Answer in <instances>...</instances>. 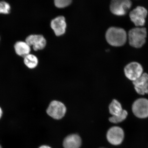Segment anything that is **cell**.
Returning <instances> with one entry per match:
<instances>
[{"label":"cell","instance_id":"cell-1","mask_svg":"<svg viewBox=\"0 0 148 148\" xmlns=\"http://www.w3.org/2000/svg\"><path fill=\"white\" fill-rule=\"evenodd\" d=\"M105 36L107 42L115 47L123 46L127 38V33L124 29L115 27H110L107 29Z\"/></svg>","mask_w":148,"mask_h":148},{"label":"cell","instance_id":"cell-2","mask_svg":"<svg viewBox=\"0 0 148 148\" xmlns=\"http://www.w3.org/2000/svg\"><path fill=\"white\" fill-rule=\"evenodd\" d=\"M128 36L129 44L131 46L136 48L141 47L145 43L147 29L142 27L134 28L130 30Z\"/></svg>","mask_w":148,"mask_h":148},{"label":"cell","instance_id":"cell-3","mask_svg":"<svg viewBox=\"0 0 148 148\" xmlns=\"http://www.w3.org/2000/svg\"><path fill=\"white\" fill-rule=\"evenodd\" d=\"M130 0H112L110 4V10L112 13L117 16H123L132 6Z\"/></svg>","mask_w":148,"mask_h":148},{"label":"cell","instance_id":"cell-4","mask_svg":"<svg viewBox=\"0 0 148 148\" xmlns=\"http://www.w3.org/2000/svg\"><path fill=\"white\" fill-rule=\"evenodd\" d=\"M66 109L65 105L61 102L53 101L50 103L46 110L47 114L55 119L60 120L65 115Z\"/></svg>","mask_w":148,"mask_h":148},{"label":"cell","instance_id":"cell-5","mask_svg":"<svg viewBox=\"0 0 148 148\" xmlns=\"http://www.w3.org/2000/svg\"><path fill=\"white\" fill-rule=\"evenodd\" d=\"M132 111L137 117L141 119L148 117V99L140 98L134 101L132 105Z\"/></svg>","mask_w":148,"mask_h":148},{"label":"cell","instance_id":"cell-6","mask_svg":"<svg viewBox=\"0 0 148 148\" xmlns=\"http://www.w3.org/2000/svg\"><path fill=\"white\" fill-rule=\"evenodd\" d=\"M143 71L141 65L136 62L130 63L124 68L125 77L132 82L139 78L143 73Z\"/></svg>","mask_w":148,"mask_h":148},{"label":"cell","instance_id":"cell-7","mask_svg":"<svg viewBox=\"0 0 148 148\" xmlns=\"http://www.w3.org/2000/svg\"><path fill=\"white\" fill-rule=\"evenodd\" d=\"M147 11L144 7L138 6L131 11L129 16L131 21L137 27H142L145 25Z\"/></svg>","mask_w":148,"mask_h":148},{"label":"cell","instance_id":"cell-8","mask_svg":"<svg viewBox=\"0 0 148 148\" xmlns=\"http://www.w3.org/2000/svg\"><path fill=\"white\" fill-rule=\"evenodd\" d=\"M124 138V133L121 127L114 126L109 129L107 134V138L109 143L113 145H118L122 143Z\"/></svg>","mask_w":148,"mask_h":148},{"label":"cell","instance_id":"cell-9","mask_svg":"<svg viewBox=\"0 0 148 148\" xmlns=\"http://www.w3.org/2000/svg\"><path fill=\"white\" fill-rule=\"evenodd\" d=\"M25 42L31 46H32L35 51L43 49L46 44V40L41 35H29L26 38Z\"/></svg>","mask_w":148,"mask_h":148},{"label":"cell","instance_id":"cell-10","mask_svg":"<svg viewBox=\"0 0 148 148\" xmlns=\"http://www.w3.org/2000/svg\"><path fill=\"white\" fill-rule=\"evenodd\" d=\"M135 90L141 95L148 94V75L143 73L139 78L133 82Z\"/></svg>","mask_w":148,"mask_h":148},{"label":"cell","instance_id":"cell-11","mask_svg":"<svg viewBox=\"0 0 148 148\" xmlns=\"http://www.w3.org/2000/svg\"><path fill=\"white\" fill-rule=\"evenodd\" d=\"M51 26L56 36H62L66 32V25L65 18L63 16H58L52 20Z\"/></svg>","mask_w":148,"mask_h":148},{"label":"cell","instance_id":"cell-12","mask_svg":"<svg viewBox=\"0 0 148 148\" xmlns=\"http://www.w3.org/2000/svg\"><path fill=\"white\" fill-rule=\"evenodd\" d=\"M81 143V138L79 135L72 134L64 139L63 145L64 148H79Z\"/></svg>","mask_w":148,"mask_h":148},{"label":"cell","instance_id":"cell-13","mask_svg":"<svg viewBox=\"0 0 148 148\" xmlns=\"http://www.w3.org/2000/svg\"><path fill=\"white\" fill-rule=\"evenodd\" d=\"M14 49L16 54L23 57L30 53L31 51V46L25 41L16 42L14 44Z\"/></svg>","mask_w":148,"mask_h":148},{"label":"cell","instance_id":"cell-14","mask_svg":"<svg viewBox=\"0 0 148 148\" xmlns=\"http://www.w3.org/2000/svg\"><path fill=\"white\" fill-rule=\"evenodd\" d=\"M24 62L27 68L33 69L38 65V60L36 56L29 53L24 57Z\"/></svg>","mask_w":148,"mask_h":148},{"label":"cell","instance_id":"cell-15","mask_svg":"<svg viewBox=\"0 0 148 148\" xmlns=\"http://www.w3.org/2000/svg\"><path fill=\"white\" fill-rule=\"evenodd\" d=\"M109 110L112 116H114L120 114L123 110L119 102L116 99H114L109 105Z\"/></svg>","mask_w":148,"mask_h":148},{"label":"cell","instance_id":"cell-16","mask_svg":"<svg viewBox=\"0 0 148 148\" xmlns=\"http://www.w3.org/2000/svg\"><path fill=\"white\" fill-rule=\"evenodd\" d=\"M128 113L125 110H123L121 114L118 115L112 116L109 118V121L111 123H118L123 122L126 119Z\"/></svg>","mask_w":148,"mask_h":148},{"label":"cell","instance_id":"cell-17","mask_svg":"<svg viewBox=\"0 0 148 148\" xmlns=\"http://www.w3.org/2000/svg\"><path fill=\"white\" fill-rule=\"evenodd\" d=\"M10 10L11 7L9 3L5 1H0V14H9Z\"/></svg>","mask_w":148,"mask_h":148},{"label":"cell","instance_id":"cell-18","mask_svg":"<svg viewBox=\"0 0 148 148\" xmlns=\"http://www.w3.org/2000/svg\"><path fill=\"white\" fill-rule=\"evenodd\" d=\"M72 0H54L55 6L58 8H64L69 5Z\"/></svg>","mask_w":148,"mask_h":148},{"label":"cell","instance_id":"cell-19","mask_svg":"<svg viewBox=\"0 0 148 148\" xmlns=\"http://www.w3.org/2000/svg\"><path fill=\"white\" fill-rule=\"evenodd\" d=\"M39 148H51L50 147H49V146L47 145H42Z\"/></svg>","mask_w":148,"mask_h":148},{"label":"cell","instance_id":"cell-20","mask_svg":"<svg viewBox=\"0 0 148 148\" xmlns=\"http://www.w3.org/2000/svg\"><path fill=\"white\" fill-rule=\"evenodd\" d=\"M3 114V112L2 110L1 107H0V119L1 118Z\"/></svg>","mask_w":148,"mask_h":148},{"label":"cell","instance_id":"cell-21","mask_svg":"<svg viewBox=\"0 0 148 148\" xmlns=\"http://www.w3.org/2000/svg\"><path fill=\"white\" fill-rule=\"evenodd\" d=\"M0 148H2L1 147V145H0Z\"/></svg>","mask_w":148,"mask_h":148},{"label":"cell","instance_id":"cell-22","mask_svg":"<svg viewBox=\"0 0 148 148\" xmlns=\"http://www.w3.org/2000/svg\"><path fill=\"white\" fill-rule=\"evenodd\" d=\"M103 148V147H102V148Z\"/></svg>","mask_w":148,"mask_h":148}]
</instances>
